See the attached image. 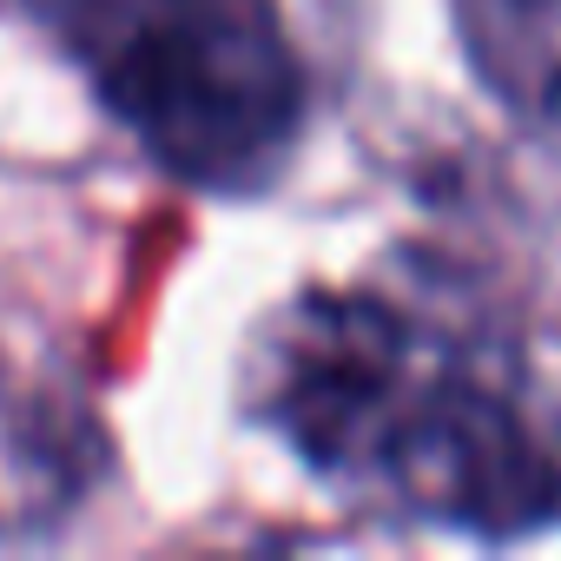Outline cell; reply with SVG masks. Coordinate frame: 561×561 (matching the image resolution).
<instances>
[{"label":"cell","instance_id":"3957f363","mask_svg":"<svg viewBox=\"0 0 561 561\" xmlns=\"http://www.w3.org/2000/svg\"><path fill=\"white\" fill-rule=\"evenodd\" d=\"M469 73L535 139L561 146V0H449Z\"/></svg>","mask_w":561,"mask_h":561},{"label":"cell","instance_id":"7a4b0ae2","mask_svg":"<svg viewBox=\"0 0 561 561\" xmlns=\"http://www.w3.org/2000/svg\"><path fill=\"white\" fill-rule=\"evenodd\" d=\"M119 133L179 185L257 198L311 126V73L277 0H21Z\"/></svg>","mask_w":561,"mask_h":561},{"label":"cell","instance_id":"6da1fadb","mask_svg":"<svg viewBox=\"0 0 561 561\" xmlns=\"http://www.w3.org/2000/svg\"><path fill=\"white\" fill-rule=\"evenodd\" d=\"M251 416L337 502L528 541L561 522V443L515 351L397 291H298L244 364Z\"/></svg>","mask_w":561,"mask_h":561}]
</instances>
